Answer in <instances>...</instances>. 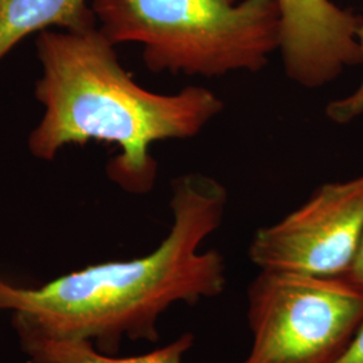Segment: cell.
<instances>
[{"mask_svg": "<svg viewBox=\"0 0 363 363\" xmlns=\"http://www.w3.org/2000/svg\"><path fill=\"white\" fill-rule=\"evenodd\" d=\"M31 363H183V355L194 345V335L186 333L167 346L144 355L116 358L97 350L85 339H57L28 330H15Z\"/></svg>", "mask_w": 363, "mask_h": 363, "instance_id": "obj_8", "label": "cell"}, {"mask_svg": "<svg viewBox=\"0 0 363 363\" xmlns=\"http://www.w3.org/2000/svg\"><path fill=\"white\" fill-rule=\"evenodd\" d=\"M363 322V288L345 277L259 271L247 289L242 363H333Z\"/></svg>", "mask_w": 363, "mask_h": 363, "instance_id": "obj_4", "label": "cell"}, {"mask_svg": "<svg viewBox=\"0 0 363 363\" xmlns=\"http://www.w3.org/2000/svg\"><path fill=\"white\" fill-rule=\"evenodd\" d=\"M343 277L347 279L352 284L363 288V233L362 237H361L359 247H358L354 261L351 264L350 269Z\"/></svg>", "mask_w": 363, "mask_h": 363, "instance_id": "obj_11", "label": "cell"}, {"mask_svg": "<svg viewBox=\"0 0 363 363\" xmlns=\"http://www.w3.org/2000/svg\"><path fill=\"white\" fill-rule=\"evenodd\" d=\"M91 10L113 46H143L152 73H257L280 49L276 0H93Z\"/></svg>", "mask_w": 363, "mask_h": 363, "instance_id": "obj_3", "label": "cell"}, {"mask_svg": "<svg viewBox=\"0 0 363 363\" xmlns=\"http://www.w3.org/2000/svg\"><path fill=\"white\" fill-rule=\"evenodd\" d=\"M52 26L78 31L97 19L86 0H0V62L30 34Z\"/></svg>", "mask_w": 363, "mask_h": 363, "instance_id": "obj_7", "label": "cell"}, {"mask_svg": "<svg viewBox=\"0 0 363 363\" xmlns=\"http://www.w3.org/2000/svg\"><path fill=\"white\" fill-rule=\"evenodd\" d=\"M358 45L361 52V65H363V23L358 30ZM325 116L335 124H350L354 120L363 117V77L357 89L331 101L325 108Z\"/></svg>", "mask_w": 363, "mask_h": 363, "instance_id": "obj_9", "label": "cell"}, {"mask_svg": "<svg viewBox=\"0 0 363 363\" xmlns=\"http://www.w3.org/2000/svg\"><path fill=\"white\" fill-rule=\"evenodd\" d=\"M115 48L99 26L39 33L35 97L45 113L28 136V150L52 160L69 144H115L120 152L106 166L108 178L130 194H147L157 175L151 145L198 136L225 104L203 86L172 94L144 89L121 66Z\"/></svg>", "mask_w": 363, "mask_h": 363, "instance_id": "obj_2", "label": "cell"}, {"mask_svg": "<svg viewBox=\"0 0 363 363\" xmlns=\"http://www.w3.org/2000/svg\"><path fill=\"white\" fill-rule=\"evenodd\" d=\"M363 233V175L331 182L283 220L259 229L249 259L259 271L343 277Z\"/></svg>", "mask_w": 363, "mask_h": 363, "instance_id": "obj_5", "label": "cell"}, {"mask_svg": "<svg viewBox=\"0 0 363 363\" xmlns=\"http://www.w3.org/2000/svg\"><path fill=\"white\" fill-rule=\"evenodd\" d=\"M228 190L199 172L171 184L172 225L151 253L89 265L45 286H13L0 276V311L15 330L57 339H85L113 355L124 337L156 342L157 320L175 303L220 296L226 265L218 250H201L222 223Z\"/></svg>", "mask_w": 363, "mask_h": 363, "instance_id": "obj_1", "label": "cell"}, {"mask_svg": "<svg viewBox=\"0 0 363 363\" xmlns=\"http://www.w3.org/2000/svg\"><path fill=\"white\" fill-rule=\"evenodd\" d=\"M333 363H363V322L351 337L346 349Z\"/></svg>", "mask_w": 363, "mask_h": 363, "instance_id": "obj_10", "label": "cell"}, {"mask_svg": "<svg viewBox=\"0 0 363 363\" xmlns=\"http://www.w3.org/2000/svg\"><path fill=\"white\" fill-rule=\"evenodd\" d=\"M286 77L306 89L335 81L361 64L358 30L363 18L331 0H276Z\"/></svg>", "mask_w": 363, "mask_h": 363, "instance_id": "obj_6", "label": "cell"}]
</instances>
